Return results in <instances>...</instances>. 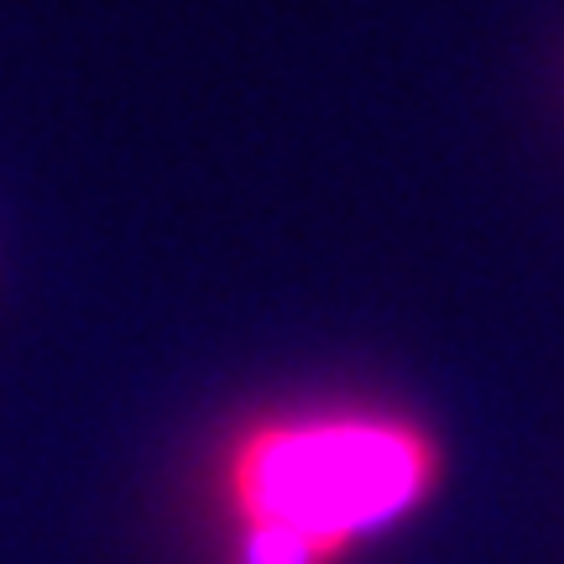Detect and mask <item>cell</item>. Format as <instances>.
<instances>
[{"label": "cell", "mask_w": 564, "mask_h": 564, "mask_svg": "<svg viewBox=\"0 0 564 564\" xmlns=\"http://www.w3.org/2000/svg\"><path fill=\"white\" fill-rule=\"evenodd\" d=\"M444 486L440 434L398 408H308L246 419L215 455V507L236 528H272L335 564L408 523Z\"/></svg>", "instance_id": "obj_1"}]
</instances>
